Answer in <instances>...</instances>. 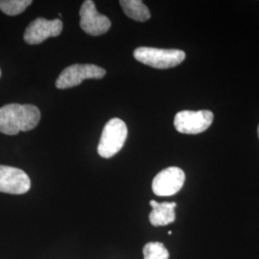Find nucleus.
Returning <instances> with one entry per match:
<instances>
[{"label":"nucleus","mask_w":259,"mask_h":259,"mask_svg":"<svg viewBox=\"0 0 259 259\" xmlns=\"http://www.w3.org/2000/svg\"><path fill=\"white\" fill-rule=\"evenodd\" d=\"M40 120V111L34 105L8 104L0 108V133L16 136L19 132L35 129Z\"/></svg>","instance_id":"f257e3e1"},{"label":"nucleus","mask_w":259,"mask_h":259,"mask_svg":"<svg viewBox=\"0 0 259 259\" xmlns=\"http://www.w3.org/2000/svg\"><path fill=\"white\" fill-rule=\"evenodd\" d=\"M137 61L158 69L172 68L182 64L185 53L179 49H160L154 47H139L134 51Z\"/></svg>","instance_id":"f03ea898"},{"label":"nucleus","mask_w":259,"mask_h":259,"mask_svg":"<svg viewBox=\"0 0 259 259\" xmlns=\"http://www.w3.org/2000/svg\"><path fill=\"white\" fill-rule=\"evenodd\" d=\"M128 137V128L126 123L119 118H112L104 129L97 151L99 156L110 158L115 156L125 144Z\"/></svg>","instance_id":"7ed1b4c3"},{"label":"nucleus","mask_w":259,"mask_h":259,"mask_svg":"<svg viewBox=\"0 0 259 259\" xmlns=\"http://www.w3.org/2000/svg\"><path fill=\"white\" fill-rule=\"evenodd\" d=\"M106 70L95 65H69L62 71L56 81V87L60 90L70 89L79 85L87 79H102Z\"/></svg>","instance_id":"20e7f679"},{"label":"nucleus","mask_w":259,"mask_h":259,"mask_svg":"<svg viewBox=\"0 0 259 259\" xmlns=\"http://www.w3.org/2000/svg\"><path fill=\"white\" fill-rule=\"evenodd\" d=\"M214 115L210 111H179L174 119V126L181 134L198 135L210 127Z\"/></svg>","instance_id":"39448f33"},{"label":"nucleus","mask_w":259,"mask_h":259,"mask_svg":"<svg viewBox=\"0 0 259 259\" xmlns=\"http://www.w3.org/2000/svg\"><path fill=\"white\" fill-rule=\"evenodd\" d=\"M185 172L179 167H168L154 178L152 188L160 197H168L178 193L185 185Z\"/></svg>","instance_id":"423d86ee"},{"label":"nucleus","mask_w":259,"mask_h":259,"mask_svg":"<svg viewBox=\"0 0 259 259\" xmlns=\"http://www.w3.org/2000/svg\"><path fill=\"white\" fill-rule=\"evenodd\" d=\"M80 26L83 32L92 36H100L109 31L111 22L108 17L97 12L93 0L83 1L80 9Z\"/></svg>","instance_id":"0eeeda50"},{"label":"nucleus","mask_w":259,"mask_h":259,"mask_svg":"<svg viewBox=\"0 0 259 259\" xmlns=\"http://www.w3.org/2000/svg\"><path fill=\"white\" fill-rule=\"evenodd\" d=\"M61 19L48 20L44 18L33 20L26 28L23 38L28 45H39L49 37H58L63 31Z\"/></svg>","instance_id":"6e6552de"},{"label":"nucleus","mask_w":259,"mask_h":259,"mask_svg":"<svg viewBox=\"0 0 259 259\" xmlns=\"http://www.w3.org/2000/svg\"><path fill=\"white\" fill-rule=\"evenodd\" d=\"M30 187V178L24 171L16 167L0 165V192L24 194Z\"/></svg>","instance_id":"1a4fd4ad"},{"label":"nucleus","mask_w":259,"mask_h":259,"mask_svg":"<svg viewBox=\"0 0 259 259\" xmlns=\"http://www.w3.org/2000/svg\"><path fill=\"white\" fill-rule=\"evenodd\" d=\"M150 205L153 209L149 214V220L154 227L167 226L171 223L175 222L176 203H157L152 200L150 202Z\"/></svg>","instance_id":"9d476101"},{"label":"nucleus","mask_w":259,"mask_h":259,"mask_svg":"<svg viewBox=\"0 0 259 259\" xmlns=\"http://www.w3.org/2000/svg\"><path fill=\"white\" fill-rule=\"evenodd\" d=\"M119 4L125 15L131 19L144 22L151 18L148 7L140 0H121Z\"/></svg>","instance_id":"9b49d317"},{"label":"nucleus","mask_w":259,"mask_h":259,"mask_svg":"<svg viewBox=\"0 0 259 259\" xmlns=\"http://www.w3.org/2000/svg\"><path fill=\"white\" fill-rule=\"evenodd\" d=\"M33 3L32 0H0V10L8 16H17Z\"/></svg>","instance_id":"f8f14e48"},{"label":"nucleus","mask_w":259,"mask_h":259,"mask_svg":"<svg viewBox=\"0 0 259 259\" xmlns=\"http://www.w3.org/2000/svg\"><path fill=\"white\" fill-rule=\"evenodd\" d=\"M144 259H169V252L160 242H150L143 248Z\"/></svg>","instance_id":"ddd939ff"},{"label":"nucleus","mask_w":259,"mask_h":259,"mask_svg":"<svg viewBox=\"0 0 259 259\" xmlns=\"http://www.w3.org/2000/svg\"><path fill=\"white\" fill-rule=\"evenodd\" d=\"M257 133H258V138H259V125H258V129H257Z\"/></svg>","instance_id":"4468645a"},{"label":"nucleus","mask_w":259,"mask_h":259,"mask_svg":"<svg viewBox=\"0 0 259 259\" xmlns=\"http://www.w3.org/2000/svg\"><path fill=\"white\" fill-rule=\"evenodd\" d=\"M0 76H1V70H0Z\"/></svg>","instance_id":"2eb2a0df"}]
</instances>
